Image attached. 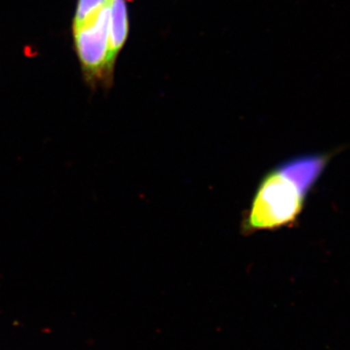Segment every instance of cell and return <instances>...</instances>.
<instances>
[{"mask_svg": "<svg viewBox=\"0 0 350 350\" xmlns=\"http://www.w3.org/2000/svg\"><path fill=\"white\" fill-rule=\"evenodd\" d=\"M308 193L276 167L265 175L253 198L244 232L268 231L293 224L300 216Z\"/></svg>", "mask_w": 350, "mask_h": 350, "instance_id": "1", "label": "cell"}, {"mask_svg": "<svg viewBox=\"0 0 350 350\" xmlns=\"http://www.w3.org/2000/svg\"><path fill=\"white\" fill-rule=\"evenodd\" d=\"M109 15L110 5L87 24L72 29L80 66L90 86H108L112 81L115 66L110 61Z\"/></svg>", "mask_w": 350, "mask_h": 350, "instance_id": "2", "label": "cell"}, {"mask_svg": "<svg viewBox=\"0 0 350 350\" xmlns=\"http://www.w3.org/2000/svg\"><path fill=\"white\" fill-rule=\"evenodd\" d=\"M328 163L326 155H308L290 159L278 167L310 192Z\"/></svg>", "mask_w": 350, "mask_h": 350, "instance_id": "3", "label": "cell"}, {"mask_svg": "<svg viewBox=\"0 0 350 350\" xmlns=\"http://www.w3.org/2000/svg\"><path fill=\"white\" fill-rule=\"evenodd\" d=\"M129 36V15L126 0H112L109 15L110 61L116 63Z\"/></svg>", "mask_w": 350, "mask_h": 350, "instance_id": "4", "label": "cell"}, {"mask_svg": "<svg viewBox=\"0 0 350 350\" xmlns=\"http://www.w3.org/2000/svg\"><path fill=\"white\" fill-rule=\"evenodd\" d=\"M112 0H78L72 21V29L82 27L93 20L105 7L111 4Z\"/></svg>", "mask_w": 350, "mask_h": 350, "instance_id": "5", "label": "cell"}]
</instances>
